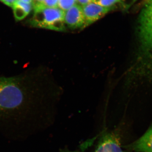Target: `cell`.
Segmentation results:
<instances>
[{"label": "cell", "mask_w": 152, "mask_h": 152, "mask_svg": "<svg viewBox=\"0 0 152 152\" xmlns=\"http://www.w3.org/2000/svg\"><path fill=\"white\" fill-rule=\"evenodd\" d=\"M37 73L0 77V111L16 109L37 92Z\"/></svg>", "instance_id": "obj_1"}, {"label": "cell", "mask_w": 152, "mask_h": 152, "mask_svg": "<svg viewBox=\"0 0 152 152\" xmlns=\"http://www.w3.org/2000/svg\"><path fill=\"white\" fill-rule=\"evenodd\" d=\"M139 53L137 71L144 77H152V0H145L138 19Z\"/></svg>", "instance_id": "obj_2"}, {"label": "cell", "mask_w": 152, "mask_h": 152, "mask_svg": "<svg viewBox=\"0 0 152 152\" xmlns=\"http://www.w3.org/2000/svg\"><path fill=\"white\" fill-rule=\"evenodd\" d=\"M34 10L30 23L34 27L55 31H64V12L58 7L50 8L43 4H32Z\"/></svg>", "instance_id": "obj_3"}, {"label": "cell", "mask_w": 152, "mask_h": 152, "mask_svg": "<svg viewBox=\"0 0 152 152\" xmlns=\"http://www.w3.org/2000/svg\"><path fill=\"white\" fill-rule=\"evenodd\" d=\"M95 152H124L118 135L114 132H106L102 136Z\"/></svg>", "instance_id": "obj_4"}, {"label": "cell", "mask_w": 152, "mask_h": 152, "mask_svg": "<svg viewBox=\"0 0 152 152\" xmlns=\"http://www.w3.org/2000/svg\"><path fill=\"white\" fill-rule=\"evenodd\" d=\"M64 23L65 26H66L72 29L85 27L86 25L81 6L75 4L65 11Z\"/></svg>", "instance_id": "obj_5"}, {"label": "cell", "mask_w": 152, "mask_h": 152, "mask_svg": "<svg viewBox=\"0 0 152 152\" xmlns=\"http://www.w3.org/2000/svg\"><path fill=\"white\" fill-rule=\"evenodd\" d=\"M86 26L104 16L113 8L104 7L94 3H90L82 7Z\"/></svg>", "instance_id": "obj_6"}, {"label": "cell", "mask_w": 152, "mask_h": 152, "mask_svg": "<svg viewBox=\"0 0 152 152\" xmlns=\"http://www.w3.org/2000/svg\"><path fill=\"white\" fill-rule=\"evenodd\" d=\"M125 148L135 152H152V126L140 138Z\"/></svg>", "instance_id": "obj_7"}, {"label": "cell", "mask_w": 152, "mask_h": 152, "mask_svg": "<svg viewBox=\"0 0 152 152\" xmlns=\"http://www.w3.org/2000/svg\"><path fill=\"white\" fill-rule=\"evenodd\" d=\"M14 16L17 21L21 20L29 14L33 8L32 3L18 0L13 7Z\"/></svg>", "instance_id": "obj_8"}, {"label": "cell", "mask_w": 152, "mask_h": 152, "mask_svg": "<svg viewBox=\"0 0 152 152\" xmlns=\"http://www.w3.org/2000/svg\"><path fill=\"white\" fill-rule=\"evenodd\" d=\"M91 1L93 3L104 7L113 9L115 4L121 2V0H91Z\"/></svg>", "instance_id": "obj_9"}, {"label": "cell", "mask_w": 152, "mask_h": 152, "mask_svg": "<svg viewBox=\"0 0 152 152\" xmlns=\"http://www.w3.org/2000/svg\"><path fill=\"white\" fill-rule=\"evenodd\" d=\"M76 1L77 0H59L58 7L64 12L75 5Z\"/></svg>", "instance_id": "obj_10"}, {"label": "cell", "mask_w": 152, "mask_h": 152, "mask_svg": "<svg viewBox=\"0 0 152 152\" xmlns=\"http://www.w3.org/2000/svg\"><path fill=\"white\" fill-rule=\"evenodd\" d=\"M59 0H44L43 4L50 8L57 7Z\"/></svg>", "instance_id": "obj_11"}, {"label": "cell", "mask_w": 152, "mask_h": 152, "mask_svg": "<svg viewBox=\"0 0 152 152\" xmlns=\"http://www.w3.org/2000/svg\"><path fill=\"white\" fill-rule=\"evenodd\" d=\"M9 7H13L18 0H0Z\"/></svg>", "instance_id": "obj_12"}, {"label": "cell", "mask_w": 152, "mask_h": 152, "mask_svg": "<svg viewBox=\"0 0 152 152\" xmlns=\"http://www.w3.org/2000/svg\"><path fill=\"white\" fill-rule=\"evenodd\" d=\"M78 2L80 4V5L83 7L88 4H89L92 1L91 0H77Z\"/></svg>", "instance_id": "obj_13"}, {"label": "cell", "mask_w": 152, "mask_h": 152, "mask_svg": "<svg viewBox=\"0 0 152 152\" xmlns=\"http://www.w3.org/2000/svg\"><path fill=\"white\" fill-rule=\"evenodd\" d=\"M44 0H34L32 4H43Z\"/></svg>", "instance_id": "obj_14"}, {"label": "cell", "mask_w": 152, "mask_h": 152, "mask_svg": "<svg viewBox=\"0 0 152 152\" xmlns=\"http://www.w3.org/2000/svg\"><path fill=\"white\" fill-rule=\"evenodd\" d=\"M60 152H80L78 151H71L70 150L67 149H64L61 150Z\"/></svg>", "instance_id": "obj_15"}, {"label": "cell", "mask_w": 152, "mask_h": 152, "mask_svg": "<svg viewBox=\"0 0 152 152\" xmlns=\"http://www.w3.org/2000/svg\"><path fill=\"white\" fill-rule=\"evenodd\" d=\"M22 1L26 2L32 3L34 0H22Z\"/></svg>", "instance_id": "obj_16"}, {"label": "cell", "mask_w": 152, "mask_h": 152, "mask_svg": "<svg viewBox=\"0 0 152 152\" xmlns=\"http://www.w3.org/2000/svg\"><path fill=\"white\" fill-rule=\"evenodd\" d=\"M136 1H137V0H132V2H131L130 5H132V4H134Z\"/></svg>", "instance_id": "obj_17"}, {"label": "cell", "mask_w": 152, "mask_h": 152, "mask_svg": "<svg viewBox=\"0 0 152 152\" xmlns=\"http://www.w3.org/2000/svg\"></svg>", "instance_id": "obj_18"}]
</instances>
